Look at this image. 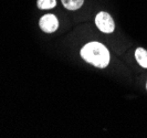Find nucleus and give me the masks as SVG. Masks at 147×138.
Segmentation results:
<instances>
[{
    "mask_svg": "<svg viewBox=\"0 0 147 138\" xmlns=\"http://www.w3.org/2000/svg\"><path fill=\"white\" fill-rule=\"evenodd\" d=\"M81 57L96 67L103 69L110 63V52L100 42H90L81 50Z\"/></svg>",
    "mask_w": 147,
    "mask_h": 138,
    "instance_id": "nucleus-1",
    "label": "nucleus"
},
{
    "mask_svg": "<svg viewBox=\"0 0 147 138\" xmlns=\"http://www.w3.org/2000/svg\"><path fill=\"white\" fill-rule=\"evenodd\" d=\"M95 24L104 33H112L115 29V23L107 12H98L95 18Z\"/></svg>",
    "mask_w": 147,
    "mask_h": 138,
    "instance_id": "nucleus-2",
    "label": "nucleus"
},
{
    "mask_svg": "<svg viewBox=\"0 0 147 138\" xmlns=\"http://www.w3.org/2000/svg\"><path fill=\"white\" fill-rule=\"evenodd\" d=\"M40 28L47 33H52L59 27V21L54 15H45L40 19Z\"/></svg>",
    "mask_w": 147,
    "mask_h": 138,
    "instance_id": "nucleus-3",
    "label": "nucleus"
},
{
    "mask_svg": "<svg viewBox=\"0 0 147 138\" xmlns=\"http://www.w3.org/2000/svg\"><path fill=\"white\" fill-rule=\"evenodd\" d=\"M135 58L142 67L147 69V51L143 48H138L135 51Z\"/></svg>",
    "mask_w": 147,
    "mask_h": 138,
    "instance_id": "nucleus-4",
    "label": "nucleus"
},
{
    "mask_svg": "<svg viewBox=\"0 0 147 138\" xmlns=\"http://www.w3.org/2000/svg\"><path fill=\"white\" fill-rule=\"evenodd\" d=\"M63 6L69 10H76L80 9L84 2V0H61Z\"/></svg>",
    "mask_w": 147,
    "mask_h": 138,
    "instance_id": "nucleus-5",
    "label": "nucleus"
},
{
    "mask_svg": "<svg viewBox=\"0 0 147 138\" xmlns=\"http://www.w3.org/2000/svg\"><path fill=\"white\" fill-rule=\"evenodd\" d=\"M37 5L38 8L43 9V10H48V9H52V8L55 7L57 0H38Z\"/></svg>",
    "mask_w": 147,
    "mask_h": 138,
    "instance_id": "nucleus-6",
    "label": "nucleus"
},
{
    "mask_svg": "<svg viewBox=\"0 0 147 138\" xmlns=\"http://www.w3.org/2000/svg\"><path fill=\"white\" fill-rule=\"evenodd\" d=\"M146 87H147V84H146Z\"/></svg>",
    "mask_w": 147,
    "mask_h": 138,
    "instance_id": "nucleus-7",
    "label": "nucleus"
}]
</instances>
